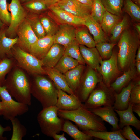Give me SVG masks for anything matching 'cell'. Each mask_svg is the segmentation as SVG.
<instances>
[{
    "label": "cell",
    "mask_w": 140,
    "mask_h": 140,
    "mask_svg": "<svg viewBox=\"0 0 140 140\" xmlns=\"http://www.w3.org/2000/svg\"><path fill=\"white\" fill-rule=\"evenodd\" d=\"M16 65L7 75L4 86L17 101L28 106L31 102V77Z\"/></svg>",
    "instance_id": "cell-1"
},
{
    "label": "cell",
    "mask_w": 140,
    "mask_h": 140,
    "mask_svg": "<svg viewBox=\"0 0 140 140\" xmlns=\"http://www.w3.org/2000/svg\"><path fill=\"white\" fill-rule=\"evenodd\" d=\"M57 114L60 118L75 123L83 131H107L104 121L86 108L83 104L73 110H58Z\"/></svg>",
    "instance_id": "cell-2"
},
{
    "label": "cell",
    "mask_w": 140,
    "mask_h": 140,
    "mask_svg": "<svg viewBox=\"0 0 140 140\" xmlns=\"http://www.w3.org/2000/svg\"><path fill=\"white\" fill-rule=\"evenodd\" d=\"M137 34L135 31L127 28L120 38L117 61L123 70L133 67L136 53L139 47V35Z\"/></svg>",
    "instance_id": "cell-3"
},
{
    "label": "cell",
    "mask_w": 140,
    "mask_h": 140,
    "mask_svg": "<svg viewBox=\"0 0 140 140\" xmlns=\"http://www.w3.org/2000/svg\"><path fill=\"white\" fill-rule=\"evenodd\" d=\"M42 75L31 76V94L41 104L43 108L55 106L58 89L54 83Z\"/></svg>",
    "instance_id": "cell-4"
},
{
    "label": "cell",
    "mask_w": 140,
    "mask_h": 140,
    "mask_svg": "<svg viewBox=\"0 0 140 140\" xmlns=\"http://www.w3.org/2000/svg\"><path fill=\"white\" fill-rule=\"evenodd\" d=\"M58 109L55 106L43 108L38 114L37 120L42 132L52 137L55 134L62 131L65 120L59 118Z\"/></svg>",
    "instance_id": "cell-5"
},
{
    "label": "cell",
    "mask_w": 140,
    "mask_h": 140,
    "mask_svg": "<svg viewBox=\"0 0 140 140\" xmlns=\"http://www.w3.org/2000/svg\"><path fill=\"white\" fill-rule=\"evenodd\" d=\"M12 56L16 65L25 70L30 76L46 74L41 60L15 45L11 49Z\"/></svg>",
    "instance_id": "cell-6"
},
{
    "label": "cell",
    "mask_w": 140,
    "mask_h": 140,
    "mask_svg": "<svg viewBox=\"0 0 140 140\" xmlns=\"http://www.w3.org/2000/svg\"><path fill=\"white\" fill-rule=\"evenodd\" d=\"M114 92L111 86L100 83L99 87L95 88L83 104L88 109L102 106H113L115 100L116 93Z\"/></svg>",
    "instance_id": "cell-7"
},
{
    "label": "cell",
    "mask_w": 140,
    "mask_h": 140,
    "mask_svg": "<svg viewBox=\"0 0 140 140\" xmlns=\"http://www.w3.org/2000/svg\"><path fill=\"white\" fill-rule=\"evenodd\" d=\"M5 87L0 86V98L2 102L4 118L11 120L18 116L24 114L29 110L28 106L16 101L12 98Z\"/></svg>",
    "instance_id": "cell-8"
},
{
    "label": "cell",
    "mask_w": 140,
    "mask_h": 140,
    "mask_svg": "<svg viewBox=\"0 0 140 140\" xmlns=\"http://www.w3.org/2000/svg\"><path fill=\"white\" fill-rule=\"evenodd\" d=\"M7 7L8 10L10 12L11 20L6 29L5 34L9 38H14L17 36V28L26 18L27 12L19 0H11L10 3H8Z\"/></svg>",
    "instance_id": "cell-9"
},
{
    "label": "cell",
    "mask_w": 140,
    "mask_h": 140,
    "mask_svg": "<svg viewBox=\"0 0 140 140\" xmlns=\"http://www.w3.org/2000/svg\"><path fill=\"white\" fill-rule=\"evenodd\" d=\"M18 40L16 45L29 53L31 46L38 39L26 18L18 26L16 32Z\"/></svg>",
    "instance_id": "cell-10"
},
{
    "label": "cell",
    "mask_w": 140,
    "mask_h": 140,
    "mask_svg": "<svg viewBox=\"0 0 140 140\" xmlns=\"http://www.w3.org/2000/svg\"><path fill=\"white\" fill-rule=\"evenodd\" d=\"M48 10V14L58 24H68L75 26L84 25V19L62 9L57 4L50 6Z\"/></svg>",
    "instance_id": "cell-11"
},
{
    "label": "cell",
    "mask_w": 140,
    "mask_h": 140,
    "mask_svg": "<svg viewBox=\"0 0 140 140\" xmlns=\"http://www.w3.org/2000/svg\"><path fill=\"white\" fill-rule=\"evenodd\" d=\"M101 81L95 71L90 68L88 71L81 84L79 85V86L81 85V86H78L77 89H79V92L75 95L81 103L85 102L91 92Z\"/></svg>",
    "instance_id": "cell-12"
},
{
    "label": "cell",
    "mask_w": 140,
    "mask_h": 140,
    "mask_svg": "<svg viewBox=\"0 0 140 140\" xmlns=\"http://www.w3.org/2000/svg\"><path fill=\"white\" fill-rule=\"evenodd\" d=\"M118 63L117 55L114 53L108 60L100 61L98 71L102 74L104 83L107 86H110L112 80L118 73Z\"/></svg>",
    "instance_id": "cell-13"
},
{
    "label": "cell",
    "mask_w": 140,
    "mask_h": 140,
    "mask_svg": "<svg viewBox=\"0 0 140 140\" xmlns=\"http://www.w3.org/2000/svg\"><path fill=\"white\" fill-rule=\"evenodd\" d=\"M57 4L62 9L83 19L91 13V6L82 4L77 0H61Z\"/></svg>",
    "instance_id": "cell-14"
},
{
    "label": "cell",
    "mask_w": 140,
    "mask_h": 140,
    "mask_svg": "<svg viewBox=\"0 0 140 140\" xmlns=\"http://www.w3.org/2000/svg\"><path fill=\"white\" fill-rule=\"evenodd\" d=\"M54 35H46L37 40L30 46L29 53L41 60L46 55L54 43Z\"/></svg>",
    "instance_id": "cell-15"
},
{
    "label": "cell",
    "mask_w": 140,
    "mask_h": 140,
    "mask_svg": "<svg viewBox=\"0 0 140 140\" xmlns=\"http://www.w3.org/2000/svg\"><path fill=\"white\" fill-rule=\"evenodd\" d=\"M76 26L68 24L59 25L58 29L54 35V43L66 48L75 40Z\"/></svg>",
    "instance_id": "cell-16"
},
{
    "label": "cell",
    "mask_w": 140,
    "mask_h": 140,
    "mask_svg": "<svg viewBox=\"0 0 140 140\" xmlns=\"http://www.w3.org/2000/svg\"><path fill=\"white\" fill-rule=\"evenodd\" d=\"M57 89L58 99L55 106L58 110H73L82 104L75 95H69L61 90Z\"/></svg>",
    "instance_id": "cell-17"
},
{
    "label": "cell",
    "mask_w": 140,
    "mask_h": 140,
    "mask_svg": "<svg viewBox=\"0 0 140 140\" xmlns=\"http://www.w3.org/2000/svg\"><path fill=\"white\" fill-rule=\"evenodd\" d=\"M92 112L99 116L103 121L111 125L113 131L120 129L118 125L119 120L115 112L113 106H106L89 109Z\"/></svg>",
    "instance_id": "cell-18"
},
{
    "label": "cell",
    "mask_w": 140,
    "mask_h": 140,
    "mask_svg": "<svg viewBox=\"0 0 140 140\" xmlns=\"http://www.w3.org/2000/svg\"><path fill=\"white\" fill-rule=\"evenodd\" d=\"M65 48L63 46L54 43L41 60L43 66L54 68L64 55Z\"/></svg>",
    "instance_id": "cell-19"
},
{
    "label": "cell",
    "mask_w": 140,
    "mask_h": 140,
    "mask_svg": "<svg viewBox=\"0 0 140 140\" xmlns=\"http://www.w3.org/2000/svg\"><path fill=\"white\" fill-rule=\"evenodd\" d=\"M83 19L85 21L84 25L93 36V39L96 43L107 42V38L106 34L102 30L100 24L93 18L90 14Z\"/></svg>",
    "instance_id": "cell-20"
},
{
    "label": "cell",
    "mask_w": 140,
    "mask_h": 140,
    "mask_svg": "<svg viewBox=\"0 0 140 140\" xmlns=\"http://www.w3.org/2000/svg\"><path fill=\"white\" fill-rule=\"evenodd\" d=\"M81 54L85 63L91 68L98 71L101 57L96 48H88L82 45H79Z\"/></svg>",
    "instance_id": "cell-21"
},
{
    "label": "cell",
    "mask_w": 140,
    "mask_h": 140,
    "mask_svg": "<svg viewBox=\"0 0 140 140\" xmlns=\"http://www.w3.org/2000/svg\"><path fill=\"white\" fill-rule=\"evenodd\" d=\"M46 74L52 80L57 89L67 92L69 94L75 95L68 86L65 76L54 68L43 66Z\"/></svg>",
    "instance_id": "cell-22"
},
{
    "label": "cell",
    "mask_w": 140,
    "mask_h": 140,
    "mask_svg": "<svg viewBox=\"0 0 140 140\" xmlns=\"http://www.w3.org/2000/svg\"><path fill=\"white\" fill-rule=\"evenodd\" d=\"M114 110L118 114L120 118L118 125L120 129L126 125H129L133 126L138 130H140V121L134 114L132 104H129L128 108L124 110Z\"/></svg>",
    "instance_id": "cell-23"
},
{
    "label": "cell",
    "mask_w": 140,
    "mask_h": 140,
    "mask_svg": "<svg viewBox=\"0 0 140 140\" xmlns=\"http://www.w3.org/2000/svg\"><path fill=\"white\" fill-rule=\"evenodd\" d=\"M7 27L0 30V58L1 59L6 57H12L11 49L18 40L17 36L11 38L6 36L5 32Z\"/></svg>",
    "instance_id": "cell-24"
},
{
    "label": "cell",
    "mask_w": 140,
    "mask_h": 140,
    "mask_svg": "<svg viewBox=\"0 0 140 140\" xmlns=\"http://www.w3.org/2000/svg\"><path fill=\"white\" fill-rule=\"evenodd\" d=\"M134 85L133 83L131 82L127 87H123L120 93H116L113 105L114 109L123 110L128 108L130 93Z\"/></svg>",
    "instance_id": "cell-25"
},
{
    "label": "cell",
    "mask_w": 140,
    "mask_h": 140,
    "mask_svg": "<svg viewBox=\"0 0 140 140\" xmlns=\"http://www.w3.org/2000/svg\"><path fill=\"white\" fill-rule=\"evenodd\" d=\"M83 68V65L79 64L65 73L67 83L75 94L80 84Z\"/></svg>",
    "instance_id": "cell-26"
},
{
    "label": "cell",
    "mask_w": 140,
    "mask_h": 140,
    "mask_svg": "<svg viewBox=\"0 0 140 140\" xmlns=\"http://www.w3.org/2000/svg\"><path fill=\"white\" fill-rule=\"evenodd\" d=\"M84 25L76 26L75 39L79 45L88 48L95 47L96 43L90 34L88 29Z\"/></svg>",
    "instance_id": "cell-27"
},
{
    "label": "cell",
    "mask_w": 140,
    "mask_h": 140,
    "mask_svg": "<svg viewBox=\"0 0 140 140\" xmlns=\"http://www.w3.org/2000/svg\"><path fill=\"white\" fill-rule=\"evenodd\" d=\"M62 131L68 134L75 140H91L93 137L79 130L70 120H65Z\"/></svg>",
    "instance_id": "cell-28"
},
{
    "label": "cell",
    "mask_w": 140,
    "mask_h": 140,
    "mask_svg": "<svg viewBox=\"0 0 140 140\" xmlns=\"http://www.w3.org/2000/svg\"><path fill=\"white\" fill-rule=\"evenodd\" d=\"M136 72L135 68L134 67L130 68L111 83L110 86L115 92H119L134 78Z\"/></svg>",
    "instance_id": "cell-29"
},
{
    "label": "cell",
    "mask_w": 140,
    "mask_h": 140,
    "mask_svg": "<svg viewBox=\"0 0 140 140\" xmlns=\"http://www.w3.org/2000/svg\"><path fill=\"white\" fill-rule=\"evenodd\" d=\"M41 22L47 35H55L59 27V24L48 14L44 12L39 15Z\"/></svg>",
    "instance_id": "cell-30"
},
{
    "label": "cell",
    "mask_w": 140,
    "mask_h": 140,
    "mask_svg": "<svg viewBox=\"0 0 140 140\" xmlns=\"http://www.w3.org/2000/svg\"><path fill=\"white\" fill-rule=\"evenodd\" d=\"M121 131V129L110 132L97 131L92 130L83 132L91 137L103 140H126L122 135Z\"/></svg>",
    "instance_id": "cell-31"
},
{
    "label": "cell",
    "mask_w": 140,
    "mask_h": 140,
    "mask_svg": "<svg viewBox=\"0 0 140 140\" xmlns=\"http://www.w3.org/2000/svg\"><path fill=\"white\" fill-rule=\"evenodd\" d=\"M21 4L29 13L39 15L48 9L49 7L43 0H29Z\"/></svg>",
    "instance_id": "cell-32"
},
{
    "label": "cell",
    "mask_w": 140,
    "mask_h": 140,
    "mask_svg": "<svg viewBox=\"0 0 140 140\" xmlns=\"http://www.w3.org/2000/svg\"><path fill=\"white\" fill-rule=\"evenodd\" d=\"M26 19L38 39L46 35L40 21L39 15L27 12Z\"/></svg>",
    "instance_id": "cell-33"
},
{
    "label": "cell",
    "mask_w": 140,
    "mask_h": 140,
    "mask_svg": "<svg viewBox=\"0 0 140 140\" xmlns=\"http://www.w3.org/2000/svg\"><path fill=\"white\" fill-rule=\"evenodd\" d=\"M120 20V16L113 14L106 10L100 24L105 33L108 34L110 33L114 26Z\"/></svg>",
    "instance_id": "cell-34"
},
{
    "label": "cell",
    "mask_w": 140,
    "mask_h": 140,
    "mask_svg": "<svg viewBox=\"0 0 140 140\" xmlns=\"http://www.w3.org/2000/svg\"><path fill=\"white\" fill-rule=\"evenodd\" d=\"M79 64L76 60L69 56L63 55L54 68L61 73L65 74Z\"/></svg>",
    "instance_id": "cell-35"
},
{
    "label": "cell",
    "mask_w": 140,
    "mask_h": 140,
    "mask_svg": "<svg viewBox=\"0 0 140 140\" xmlns=\"http://www.w3.org/2000/svg\"><path fill=\"white\" fill-rule=\"evenodd\" d=\"M16 65L13 57H6L1 59L0 61V86H4L7 75Z\"/></svg>",
    "instance_id": "cell-36"
},
{
    "label": "cell",
    "mask_w": 140,
    "mask_h": 140,
    "mask_svg": "<svg viewBox=\"0 0 140 140\" xmlns=\"http://www.w3.org/2000/svg\"><path fill=\"white\" fill-rule=\"evenodd\" d=\"M64 55L76 60L80 64L84 65L85 63L80 52L79 44L75 39L65 48Z\"/></svg>",
    "instance_id": "cell-37"
},
{
    "label": "cell",
    "mask_w": 140,
    "mask_h": 140,
    "mask_svg": "<svg viewBox=\"0 0 140 140\" xmlns=\"http://www.w3.org/2000/svg\"><path fill=\"white\" fill-rule=\"evenodd\" d=\"M106 10L110 13L120 16L122 13L124 0H101Z\"/></svg>",
    "instance_id": "cell-38"
},
{
    "label": "cell",
    "mask_w": 140,
    "mask_h": 140,
    "mask_svg": "<svg viewBox=\"0 0 140 140\" xmlns=\"http://www.w3.org/2000/svg\"><path fill=\"white\" fill-rule=\"evenodd\" d=\"M12 126V134L11 140H22L26 134L27 130L19 120L16 117L10 120Z\"/></svg>",
    "instance_id": "cell-39"
},
{
    "label": "cell",
    "mask_w": 140,
    "mask_h": 140,
    "mask_svg": "<svg viewBox=\"0 0 140 140\" xmlns=\"http://www.w3.org/2000/svg\"><path fill=\"white\" fill-rule=\"evenodd\" d=\"M129 23L128 17L125 16L115 25L110 32L111 36L110 40L112 43H114L120 38L123 31L128 28Z\"/></svg>",
    "instance_id": "cell-40"
},
{
    "label": "cell",
    "mask_w": 140,
    "mask_h": 140,
    "mask_svg": "<svg viewBox=\"0 0 140 140\" xmlns=\"http://www.w3.org/2000/svg\"><path fill=\"white\" fill-rule=\"evenodd\" d=\"M123 10L131 18L137 22L140 21V8L131 0H124Z\"/></svg>",
    "instance_id": "cell-41"
},
{
    "label": "cell",
    "mask_w": 140,
    "mask_h": 140,
    "mask_svg": "<svg viewBox=\"0 0 140 140\" xmlns=\"http://www.w3.org/2000/svg\"><path fill=\"white\" fill-rule=\"evenodd\" d=\"M91 7V15L100 24L103 13L106 10L101 0H93Z\"/></svg>",
    "instance_id": "cell-42"
},
{
    "label": "cell",
    "mask_w": 140,
    "mask_h": 140,
    "mask_svg": "<svg viewBox=\"0 0 140 140\" xmlns=\"http://www.w3.org/2000/svg\"><path fill=\"white\" fill-rule=\"evenodd\" d=\"M116 44L114 43L103 42L96 43L95 47L102 58L108 59L111 57L113 49Z\"/></svg>",
    "instance_id": "cell-43"
},
{
    "label": "cell",
    "mask_w": 140,
    "mask_h": 140,
    "mask_svg": "<svg viewBox=\"0 0 140 140\" xmlns=\"http://www.w3.org/2000/svg\"><path fill=\"white\" fill-rule=\"evenodd\" d=\"M7 4V0H0V19L8 27L10 23L11 17L8 11Z\"/></svg>",
    "instance_id": "cell-44"
},
{
    "label": "cell",
    "mask_w": 140,
    "mask_h": 140,
    "mask_svg": "<svg viewBox=\"0 0 140 140\" xmlns=\"http://www.w3.org/2000/svg\"><path fill=\"white\" fill-rule=\"evenodd\" d=\"M140 103V85L134 84L131 90L129 104Z\"/></svg>",
    "instance_id": "cell-45"
},
{
    "label": "cell",
    "mask_w": 140,
    "mask_h": 140,
    "mask_svg": "<svg viewBox=\"0 0 140 140\" xmlns=\"http://www.w3.org/2000/svg\"><path fill=\"white\" fill-rule=\"evenodd\" d=\"M122 135L126 139L140 140V139L135 134L132 128L129 125L124 126L121 129Z\"/></svg>",
    "instance_id": "cell-46"
},
{
    "label": "cell",
    "mask_w": 140,
    "mask_h": 140,
    "mask_svg": "<svg viewBox=\"0 0 140 140\" xmlns=\"http://www.w3.org/2000/svg\"><path fill=\"white\" fill-rule=\"evenodd\" d=\"M11 130V128L10 126L3 127L0 124V140H7V138L3 136V134L5 132L10 131Z\"/></svg>",
    "instance_id": "cell-47"
},
{
    "label": "cell",
    "mask_w": 140,
    "mask_h": 140,
    "mask_svg": "<svg viewBox=\"0 0 140 140\" xmlns=\"http://www.w3.org/2000/svg\"><path fill=\"white\" fill-rule=\"evenodd\" d=\"M52 137L55 140H66L67 139L65 136V134L63 133L61 135L55 134L53 135Z\"/></svg>",
    "instance_id": "cell-48"
},
{
    "label": "cell",
    "mask_w": 140,
    "mask_h": 140,
    "mask_svg": "<svg viewBox=\"0 0 140 140\" xmlns=\"http://www.w3.org/2000/svg\"><path fill=\"white\" fill-rule=\"evenodd\" d=\"M132 110L133 112L136 113L140 117V103L132 105Z\"/></svg>",
    "instance_id": "cell-49"
},
{
    "label": "cell",
    "mask_w": 140,
    "mask_h": 140,
    "mask_svg": "<svg viewBox=\"0 0 140 140\" xmlns=\"http://www.w3.org/2000/svg\"><path fill=\"white\" fill-rule=\"evenodd\" d=\"M49 7L50 6L57 4L61 0H43Z\"/></svg>",
    "instance_id": "cell-50"
},
{
    "label": "cell",
    "mask_w": 140,
    "mask_h": 140,
    "mask_svg": "<svg viewBox=\"0 0 140 140\" xmlns=\"http://www.w3.org/2000/svg\"><path fill=\"white\" fill-rule=\"evenodd\" d=\"M81 3L87 5L91 6L93 0H77Z\"/></svg>",
    "instance_id": "cell-51"
},
{
    "label": "cell",
    "mask_w": 140,
    "mask_h": 140,
    "mask_svg": "<svg viewBox=\"0 0 140 140\" xmlns=\"http://www.w3.org/2000/svg\"><path fill=\"white\" fill-rule=\"evenodd\" d=\"M136 61H140V46L138 49L137 54L136 57Z\"/></svg>",
    "instance_id": "cell-52"
},
{
    "label": "cell",
    "mask_w": 140,
    "mask_h": 140,
    "mask_svg": "<svg viewBox=\"0 0 140 140\" xmlns=\"http://www.w3.org/2000/svg\"><path fill=\"white\" fill-rule=\"evenodd\" d=\"M135 28L137 33L140 36V25L139 24H136L135 25Z\"/></svg>",
    "instance_id": "cell-53"
},
{
    "label": "cell",
    "mask_w": 140,
    "mask_h": 140,
    "mask_svg": "<svg viewBox=\"0 0 140 140\" xmlns=\"http://www.w3.org/2000/svg\"><path fill=\"white\" fill-rule=\"evenodd\" d=\"M136 66L138 73H140V61H136Z\"/></svg>",
    "instance_id": "cell-54"
},
{
    "label": "cell",
    "mask_w": 140,
    "mask_h": 140,
    "mask_svg": "<svg viewBox=\"0 0 140 140\" xmlns=\"http://www.w3.org/2000/svg\"><path fill=\"white\" fill-rule=\"evenodd\" d=\"M8 26L5 25L0 19V30Z\"/></svg>",
    "instance_id": "cell-55"
},
{
    "label": "cell",
    "mask_w": 140,
    "mask_h": 140,
    "mask_svg": "<svg viewBox=\"0 0 140 140\" xmlns=\"http://www.w3.org/2000/svg\"><path fill=\"white\" fill-rule=\"evenodd\" d=\"M3 113V109L2 102L0 101V115H2Z\"/></svg>",
    "instance_id": "cell-56"
},
{
    "label": "cell",
    "mask_w": 140,
    "mask_h": 140,
    "mask_svg": "<svg viewBox=\"0 0 140 140\" xmlns=\"http://www.w3.org/2000/svg\"><path fill=\"white\" fill-rule=\"evenodd\" d=\"M134 3L138 5H139L140 3V0H131Z\"/></svg>",
    "instance_id": "cell-57"
},
{
    "label": "cell",
    "mask_w": 140,
    "mask_h": 140,
    "mask_svg": "<svg viewBox=\"0 0 140 140\" xmlns=\"http://www.w3.org/2000/svg\"><path fill=\"white\" fill-rule=\"evenodd\" d=\"M28 0H19V1H20V3H22Z\"/></svg>",
    "instance_id": "cell-58"
},
{
    "label": "cell",
    "mask_w": 140,
    "mask_h": 140,
    "mask_svg": "<svg viewBox=\"0 0 140 140\" xmlns=\"http://www.w3.org/2000/svg\"><path fill=\"white\" fill-rule=\"evenodd\" d=\"M1 59L0 58V61H1Z\"/></svg>",
    "instance_id": "cell-59"
}]
</instances>
